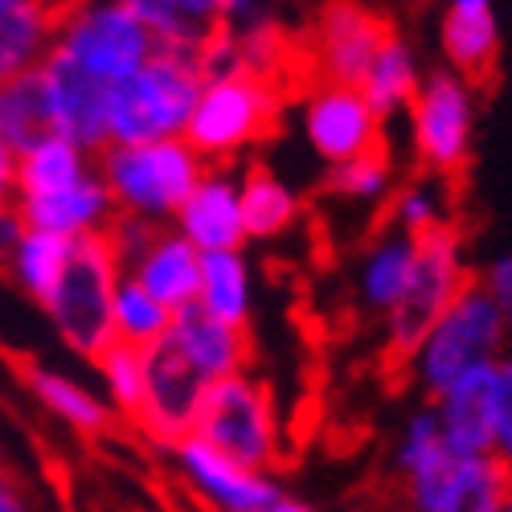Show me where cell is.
Returning <instances> with one entry per match:
<instances>
[{
  "label": "cell",
  "instance_id": "cell-1",
  "mask_svg": "<svg viewBox=\"0 0 512 512\" xmlns=\"http://www.w3.org/2000/svg\"><path fill=\"white\" fill-rule=\"evenodd\" d=\"M201 91V74L189 58L156 50L136 74L107 87V148H140L181 140Z\"/></svg>",
  "mask_w": 512,
  "mask_h": 512
},
{
  "label": "cell",
  "instance_id": "cell-2",
  "mask_svg": "<svg viewBox=\"0 0 512 512\" xmlns=\"http://www.w3.org/2000/svg\"><path fill=\"white\" fill-rule=\"evenodd\" d=\"M205 177V160L185 140H156L140 148H103L99 181L115 209L136 222H173L185 197Z\"/></svg>",
  "mask_w": 512,
  "mask_h": 512
},
{
  "label": "cell",
  "instance_id": "cell-3",
  "mask_svg": "<svg viewBox=\"0 0 512 512\" xmlns=\"http://www.w3.org/2000/svg\"><path fill=\"white\" fill-rule=\"evenodd\" d=\"M508 320L488 304V295L467 283L459 291V300L443 312V320L426 332V340L418 345V353L410 357V377L426 398H439L443 390H451L463 373H472L480 365H492L504 357L508 345Z\"/></svg>",
  "mask_w": 512,
  "mask_h": 512
},
{
  "label": "cell",
  "instance_id": "cell-4",
  "mask_svg": "<svg viewBox=\"0 0 512 512\" xmlns=\"http://www.w3.org/2000/svg\"><path fill=\"white\" fill-rule=\"evenodd\" d=\"M467 283H472V271H467L463 234L455 222L447 230L418 238L414 271H410L402 300L381 316L386 320V353L394 365H410V357L418 353L426 332L443 320V312L459 300V291Z\"/></svg>",
  "mask_w": 512,
  "mask_h": 512
},
{
  "label": "cell",
  "instance_id": "cell-5",
  "mask_svg": "<svg viewBox=\"0 0 512 512\" xmlns=\"http://www.w3.org/2000/svg\"><path fill=\"white\" fill-rule=\"evenodd\" d=\"M193 439L250 467V472L271 476L283 455V431H279V410L271 390L250 373L213 381L201 398Z\"/></svg>",
  "mask_w": 512,
  "mask_h": 512
},
{
  "label": "cell",
  "instance_id": "cell-6",
  "mask_svg": "<svg viewBox=\"0 0 512 512\" xmlns=\"http://www.w3.org/2000/svg\"><path fill=\"white\" fill-rule=\"evenodd\" d=\"M406 119H410V152L422 168V177L451 181L455 173H463L476 148V119H480V95L472 82H463L443 66L426 70Z\"/></svg>",
  "mask_w": 512,
  "mask_h": 512
},
{
  "label": "cell",
  "instance_id": "cell-7",
  "mask_svg": "<svg viewBox=\"0 0 512 512\" xmlns=\"http://www.w3.org/2000/svg\"><path fill=\"white\" fill-rule=\"evenodd\" d=\"M283 95L275 82L259 78H222V82H201L193 115L185 123V144L205 160H234L238 152L267 140L279 123Z\"/></svg>",
  "mask_w": 512,
  "mask_h": 512
},
{
  "label": "cell",
  "instance_id": "cell-8",
  "mask_svg": "<svg viewBox=\"0 0 512 512\" xmlns=\"http://www.w3.org/2000/svg\"><path fill=\"white\" fill-rule=\"evenodd\" d=\"M54 54L74 62L103 87H115L136 74L152 54V37L127 9V0H103V5H62Z\"/></svg>",
  "mask_w": 512,
  "mask_h": 512
},
{
  "label": "cell",
  "instance_id": "cell-9",
  "mask_svg": "<svg viewBox=\"0 0 512 512\" xmlns=\"http://www.w3.org/2000/svg\"><path fill=\"white\" fill-rule=\"evenodd\" d=\"M119 259L107 242V234L99 238H78L74 254H70V267L50 300V316L54 328L66 345L82 357H99L115 332H111V295L119 283Z\"/></svg>",
  "mask_w": 512,
  "mask_h": 512
},
{
  "label": "cell",
  "instance_id": "cell-10",
  "mask_svg": "<svg viewBox=\"0 0 512 512\" xmlns=\"http://www.w3.org/2000/svg\"><path fill=\"white\" fill-rule=\"evenodd\" d=\"M205 390L209 381L181 357L173 340H156L152 349H144V406L136 414V426L160 451H173L193 435Z\"/></svg>",
  "mask_w": 512,
  "mask_h": 512
},
{
  "label": "cell",
  "instance_id": "cell-11",
  "mask_svg": "<svg viewBox=\"0 0 512 512\" xmlns=\"http://www.w3.org/2000/svg\"><path fill=\"white\" fill-rule=\"evenodd\" d=\"M300 132H304V144L316 152V160L324 168H336V164L381 148V132L386 127L365 107L361 91L316 78L300 103Z\"/></svg>",
  "mask_w": 512,
  "mask_h": 512
},
{
  "label": "cell",
  "instance_id": "cell-12",
  "mask_svg": "<svg viewBox=\"0 0 512 512\" xmlns=\"http://www.w3.org/2000/svg\"><path fill=\"white\" fill-rule=\"evenodd\" d=\"M394 33V25L365 9V5H349V0H336L324 5L312 21V46L308 58L320 74V82H336V87H361V78L373 62V54L381 50V41Z\"/></svg>",
  "mask_w": 512,
  "mask_h": 512
},
{
  "label": "cell",
  "instance_id": "cell-13",
  "mask_svg": "<svg viewBox=\"0 0 512 512\" xmlns=\"http://www.w3.org/2000/svg\"><path fill=\"white\" fill-rule=\"evenodd\" d=\"M173 459H177V472H181L185 488L209 512H271L287 496L275 476L250 472V467L218 455L193 435L173 447Z\"/></svg>",
  "mask_w": 512,
  "mask_h": 512
},
{
  "label": "cell",
  "instance_id": "cell-14",
  "mask_svg": "<svg viewBox=\"0 0 512 512\" xmlns=\"http://www.w3.org/2000/svg\"><path fill=\"white\" fill-rule=\"evenodd\" d=\"M41 91H46L50 123L54 136L70 140L87 156L107 148V87L95 82L91 74H82L74 62L50 50V58L37 70Z\"/></svg>",
  "mask_w": 512,
  "mask_h": 512
},
{
  "label": "cell",
  "instance_id": "cell-15",
  "mask_svg": "<svg viewBox=\"0 0 512 512\" xmlns=\"http://www.w3.org/2000/svg\"><path fill=\"white\" fill-rule=\"evenodd\" d=\"M394 476L406 492V508L410 512H439L451 476H455V463L459 455L447 447L443 431H439V418L431 406H418L406 422H402V435L394 443Z\"/></svg>",
  "mask_w": 512,
  "mask_h": 512
},
{
  "label": "cell",
  "instance_id": "cell-16",
  "mask_svg": "<svg viewBox=\"0 0 512 512\" xmlns=\"http://www.w3.org/2000/svg\"><path fill=\"white\" fill-rule=\"evenodd\" d=\"M17 218L25 230H41V234H58V238H99L115 226V201L107 193V185L99 181V173H87L78 185L46 193V197H17L13 201Z\"/></svg>",
  "mask_w": 512,
  "mask_h": 512
},
{
  "label": "cell",
  "instance_id": "cell-17",
  "mask_svg": "<svg viewBox=\"0 0 512 512\" xmlns=\"http://www.w3.org/2000/svg\"><path fill=\"white\" fill-rule=\"evenodd\" d=\"M439 418V431L447 447L459 459L492 455V431H496V361L463 373L451 390H443L435 402H426Z\"/></svg>",
  "mask_w": 512,
  "mask_h": 512
},
{
  "label": "cell",
  "instance_id": "cell-18",
  "mask_svg": "<svg viewBox=\"0 0 512 512\" xmlns=\"http://www.w3.org/2000/svg\"><path fill=\"white\" fill-rule=\"evenodd\" d=\"M173 230L197 250V254H226L246 246L242 209H238V177L205 168L197 189L177 209Z\"/></svg>",
  "mask_w": 512,
  "mask_h": 512
},
{
  "label": "cell",
  "instance_id": "cell-19",
  "mask_svg": "<svg viewBox=\"0 0 512 512\" xmlns=\"http://www.w3.org/2000/svg\"><path fill=\"white\" fill-rule=\"evenodd\" d=\"M439 50L443 70L472 87L488 82L500 62V17L492 0H451L439 17Z\"/></svg>",
  "mask_w": 512,
  "mask_h": 512
},
{
  "label": "cell",
  "instance_id": "cell-20",
  "mask_svg": "<svg viewBox=\"0 0 512 512\" xmlns=\"http://www.w3.org/2000/svg\"><path fill=\"white\" fill-rule=\"evenodd\" d=\"M148 29L152 46L177 58H197L222 33V0H127Z\"/></svg>",
  "mask_w": 512,
  "mask_h": 512
},
{
  "label": "cell",
  "instance_id": "cell-21",
  "mask_svg": "<svg viewBox=\"0 0 512 512\" xmlns=\"http://www.w3.org/2000/svg\"><path fill=\"white\" fill-rule=\"evenodd\" d=\"M123 275H132L168 312H181V308H193V300H197L201 254L177 230H156L152 242L136 254V263Z\"/></svg>",
  "mask_w": 512,
  "mask_h": 512
},
{
  "label": "cell",
  "instance_id": "cell-22",
  "mask_svg": "<svg viewBox=\"0 0 512 512\" xmlns=\"http://www.w3.org/2000/svg\"><path fill=\"white\" fill-rule=\"evenodd\" d=\"M168 340L181 349V357L209 381H226L246 373L250 361V340L238 328H226L218 320H209L197 308H181L173 312V324H168Z\"/></svg>",
  "mask_w": 512,
  "mask_h": 512
},
{
  "label": "cell",
  "instance_id": "cell-23",
  "mask_svg": "<svg viewBox=\"0 0 512 512\" xmlns=\"http://www.w3.org/2000/svg\"><path fill=\"white\" fill-rule=\"evenodd\" d=\"M62 5L41 0H0V82L37 74L54 50Z\"/></svg>",
  "mask_w": 512,
  "mask_h": 512
},
{
  "label": "cell",
  "instance_id": "cell-24",
  "mask_svg": "<svg viewBox=\"0 0 512 512\" xmlns=\"http://www.w3.org/2000/svg\"><path fill=\"white\" fill-rule=\"evenodd\" d=\"M422 74L426 70L418 62V50L394 29L386 41H381V50L373 54V62H369L357 91H361L365 107L377 115V123L386 127L390 119L410 111V103H414V95L422 87Z\"/></svg>",
  "mask_w": 512,
  "mask_h": 512
},
{
  "label": "cell",
  "instance_id": "cell-25",
  "mask_svg": "<svg viewBox=\"0 0 512 512\" xmlns=\"http://www.w3.org/2000/svg\"><path fill=\"white\" fill-rule=\"evenodd\" d=\"M193 308L226 328L246 332L250 308H254V275H250V263L242 250L201 254V279H197Z\"/></svg>",
  "mask_w": 512,
  "mask_h": 512
},
{
  "label": "cell",
  "instance_id": "cell-26",
  "mask_svg": "<svg viewBox=\"0 0 512 512\" xmlns=\"http://www.w3.org/2000/svg\"><path fill=\"white\" fill-rule=\"evenodd\" d=\"M414 254H418V242L398 234V230H381L365 246L361 263H357V300L369 312L386 316L402 300L410 271H414Z\"/></svg>",
  "mask_w": 512,
  "mask_h": 512
},
{
  "label": "cell",
  "instance_id": "cell-27",
  "mask_svg": "<svg viewBox=\"0 0 512 512\" xmlns=\"http://www.w3.org/2000/svg\"><path fill=\"white\" fill-rule=\"evenodd\" d=\"M238 209L246 242H271L300 222V193L271 168H246L238 177Z\"/></svg>",
  "mask_w": 512,
  "mask_h": 512
},
{
  "label": "cell",
  "instance_id": "cell-28",
  "mask_svg": "<svg viewBox=\"0 0 512 512\" xmlns=\"http://www.w3.org/2000/svg\"><path fill=\"white\" fill-rule=\"evenodd\" d=\"M25 386L54 418H62L74 431H82V435L111 431V422H115L111 406L95 390L82 386V381L58 373V369H46V365H25Z\"/></svg>",
  "mask_w": 512,
  "mask_h": 512
},
{
  "label": "cell",
  "instance_id": "cell-29",
  "mask_svg": "<svg viewBox=\"0 0 512 512\" xmlns=\"http://www.w3.org/2000/svg\"><path fill=\"white\" fill-rule=\"evenodd\" d=\"M50 136H54V123H50L41 78L25 74L13 82H0V148L9 156H21Z\"/></svg>",
  "mask_w": 512,
  "mask_h": 512
},
{
  "label": "cell",
  "instance_id": "cell-30",
  "mask_svg": "<svg viewBox=\"0 0 512 512\" xmlns=\"http://www.w3.org/2000/svg\"><path fill=\"white\" fill-rule=\"evenodd\" d=\"M70 254H74V242L70 238H58V234H41V230H21L13 254H9V271L13 279L21 283V291L29 300H37L41 308H50L54 291L70 267Z\"/></svg>",
  "mask_w": 512,
  "mask_h": 512
},
{
  "label": "cell",
  "instance_id": "cell-31",
  "mask_svg": "<svg viewBox=\"0 0 512 512\" xmlns=\"http://www.w3.org/2000/svg\"><path fill=\"white\" fill-rule=\"evenodd\" d=\"M87 173H95L91 156L62 136H50L17 156V197H46V193L70 189Z\"/></svg>",
  "mask_w": 512,
  "mask_h": 512
},
{
  "label": "cell",
  "instance_id": "cell-32",
  "mask_svg": "<svg viewBox=\"0 0 512 512\" xmlns=\"http://www.w3.org/2000/svg\"><path fill=\"white\" fill-rule=\"evenodd\" d=\"M386 213H390V230H398L414 242L451 226V201L443 193V181L422 177V173L394 185V193L386 201Z\"/></svg>",
  "mask_w": 512,
  "mask_h": 512
},
{
  "label": "cell",
  "instance_id": "cell-33",
  "mask_svg": "<svg viewBox=\"0 0 512 512\" xmlns=\"http://www.w3.org/2000/svg\"><path fill=\"white\" fill-rule=\"evenodd\" d=\"M508 500H512V476L492 455H480L455 463V476L439 512H508Z\"/></svg>",
  "mask_w": 512,
  "mask_h": 512
},
{
  "label": "cell",
  "instance_id": "cell-34",
  "mask_svg": "<svg viewBox=\"0 0 512 512\" xmlns=\"http://www.w3.org/2000/svg\"><path fill=\"white\" fill-rule=\"evenodd\" d=\"M168 324H173V312L156 304L132 275H119L115 295H111V332L119 345L152 349L156 340L168 336Z\"/></svg>",
  "mask_w": 512,
  "mask_h": 512
},
{
  "label": "cell",
  "instance_id": "cell-35",
  "mask_svg": "<svg viewBox=\"0 0 512 512\" xmlns=\"http://www.w3.org/2000/svg\"><path fill=\"white\" fill-rule=\"evenodd\" d=\"M394 185H398V173H394V160L386 148H373V152L345 160L324 173L328 197L345 201V205H386Z\"/></svg>",
  "mask_w": 512,
  "mask_h": 512
},
{
  "label": "cell",
  "instance_id": "cell-36",
  "mask_svg": "<svg viewBox=\"0 0 512 512\" xmlns=\"http://www.w3.org/2000/svg\"><path fill=\"white\" fill-rule=\"evenodd\" d=\"M95 365L103 373L107 402L123 418L136 422V414L144 406V349H132V345H119V340H111V345L95 357Z\"/></svg>",
  "mask_w": 512,
  "mask_h": 512
},
{
  "label": "cell",
  "instance_id": "cell-37",
  "mask_svg": "<svg viewBox=\"0 0 512 512\" xmlns=\"http://www.w3.org/2000/svg\"><path fill=\"white\" fill-rule=\"evenodd\" d=\"M492 459L512 476V353L496 361V431H492Z\"/></svg>",
  "mask_w": 512,
  "mask_h": 512
},
{
  "label": "cell",
  "instance_id": "cell-38",
  "mask_svg": "<svg viewBox=\"0 0 512 512\" xmlns=\"http://www.w3.org/2000/svg\"><path fill=\"white\" fill-rule=\"evenodd\" d=\"M472 283L488 295V304L512 324V254H500V259H492Z\"/></svg>",
  "mask_w": 512,
  "mask_h": 512
},
{
  "label": "cell",
  "instance_id": "cell-39",
  "mask_svg": "<svg viewBox=\"0 0 512 512\" xmlns=\"http://www.w3.org/2000/svg\"><path fill=\"white\" fill-rule=\"evenodd\" d=\"M13 193H17V156L0 148V213L13 209Z\"/></svg>",
  "mask_w": 512,
  "mask_h": 512
},
{
  "label": "cell",
  "instance_id": "cell-40",
  "mask_svg": "<svg viewBox=\"0 0 512 512\" xmlns=\"http://www.w3.org/2000/svg\"><path fill=\"white\" fill-rule=\"evenodd\" d=\"M0 512H29L25 500L17 496V488H13L5 476H0Z\"/></svg>",
  "mask_w": 512,
  "mask_h": 512
},
{
  "label": "cell",
  "instance_id": "cell-41",
  "mask_svg": "<svg viewBox=\"0 0 512 512\" xmlns=\"http://www.w3.org/2000/svg\"><path fill=\"white\" fill-rule=\"evenodd\" d=\"M271 512H320V508H312V504H304V500H295V496H283Z\"/></svg>",
  "mask_w": 512,
  "mask_h": 512
},
{
  "label": "cell",
  "instance_id": "cell-42",
  "mask_svg": "<svg viewBox=\"0 0 512 512\" xmlns=\"http://www.w3.org/2000/svg\"><path fill=\"white\" fill-rule=\"evenodd\" d=\"M508 512H512V500H508Z\"/></svg>",
  "mask_w": 512,
  "mask_h": 512
}]
</instances>
